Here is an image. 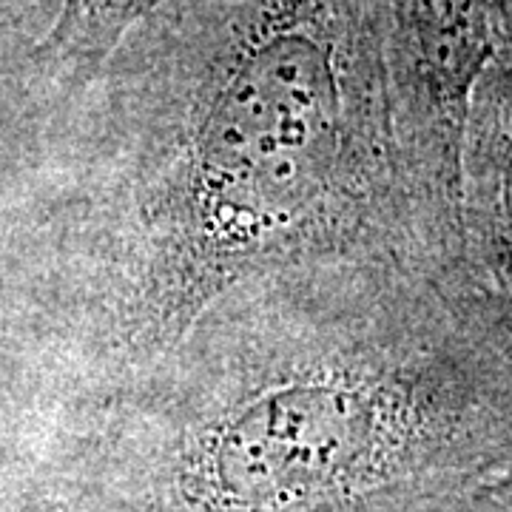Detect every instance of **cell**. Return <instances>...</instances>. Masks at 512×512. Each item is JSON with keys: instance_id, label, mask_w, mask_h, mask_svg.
Wrapping results in <instances>:
<instances>
[{"instance_id": "obj_1", "label": "cell", "mask_w": 512, "mask_h": 512, "mask_svg": "<svg viewBox=\"0 0 512 512\" xmlns=\"http://www.w3.org/2000/svg\"><path fill=\"white\" fill-rule=\"evenodd\" d=\"M43 111L37 311L63 384L160 356L248 279L322 262L444 279L404 180L382 0H171Z\"/></svg>"}, {"instance_id": "obj_2", "label": "cell", "mask_w": 512, "mask_h": 512, "mask_svg": "<svg viewBox=\"0 0 512 512\" xmlns=\"http://www.w3.org/2000/svg\"><path fill=\"white\" fill-rule=\"evenodd\" d=\"M512 464V353L453 282L322 262L239 282L160 356L66 384L55 512H413Z\"/></svg>"}, {"instance_id": "obj_3", "label": "cell", "mask_w": 512, "mask_h": 512, "mask_svg": "<svg viewBox=\"0 0 512 512\" xmlns=\"http://www.w3.org/2000/svg\"><path fill=\"white\" fill-rule=\"evenodd\" d=\"M393 128L421 234L441 276L461 251V148L493 60V0H382Z\"/></svg>"}, {"instance_id": "obj_4", "label": "cell", "mask_w": 512, "mask_h": 512, "mask_svg": "<svg viewBox=\"0 0 512 512\" xmlns=\"http://www.w3.org/2000/svg\"><path fill=\"white\" fill-rule=\"evenodd\" d=\"M512 353V46L478 80L461 148V251L450 279Z\"/></svg>"}, {"instance_id": "obj_5", "label": "cell", "mask_w": 512, "mask_h": 512, "mask_svg": "<svg viewBox=\"0 0 512 512\" xmlns=\"http://www.w3.org/2000/svg\"><path fill=\"white\" fill-rule=\"evenodd\" d=\"M171 0H57L49 29L15 60L18 83L40 109L80 94L126 35Z\"/></svg>"}, {"instance_id": "obj_6", "label": "cell", "mask_w": 512, "mask_h": 512, "mask_svg": "<svg viewBox=\"0 0 512 512\" xmlns=\"http://www.w3.org/2000/svg\"><path fill=\"white\" fill-rule=\"evenodd\" d=\"M473 501L490 512H512V464L487 484H481L473 493Z\"/></svg>"}, {"instance_id": "obj_7", "label": "cell", "mask_w": 512, "mask_h": 512, "mask_svg": "<svg viewBox=\"0 0 512 512\" xmlns=\"http://www.w3.org/2000/svg\"><path fill=\"white\" fill-rule=\"evenodd\" d=\"M493 18L498 43L512 46V0H493Z\"/></svg>"}, {"instance_id": "obj_8", "label": "cell", "mask_w": 512, "mask_h": 512, "mask_svg": "<svg viewBox=\"0 0 512 512\" xmlns=\"http://www.w3.org/2000/svg\"><path fill=\"white\" fill-rule=\"evenodd\" d=\"M413 512H490L484 510L481 504L473 501V495H461V498H447V501H436V504H427Z\"/></svg>"}, {"instance_id": "obj_9", "label": "cell", "mask_w": 512, "mask_h": 512, "mask_svg": "<svg viewBox=\"0 0 512 512\" xmlns=\"http://www.w3.org/2000/svg\"><path fill=\"white\" fill-rule=\"evenodd\" d=\"M18 26H20V15L9 12V9H0V55L9 52V46L15 43L18 37ZM3 60V57H0Z\"/></svg>"}, {"instance_id": "obj_10", "label": "cell", "mask_w": 512, "mask_h": 512, "mask_svg": "<svg viewBox=\"0 0 512 512\" xmlns=\"http://www.w3.org/2000/svg\"><path fill=\"white\" fill-rule=\"evenodd\" d=\"M15 512H55V510H49V507H46L40 498H35V495L29 493V498H26V501H23V504H20Z\"/></svg>"}, {"instance_id": "obj_11", "label": "cell", "mask_w": 512, "mask_h": 512, "mask_svg": "<svg viewBox=\"0 0 512 512\" xmlns=\"http://www.w3.org/2000/svg\"><path fill=\"white\" fill-rule=\"evenodd\" d=\"M0 6H6V9H15L23 15V6H26V0H0Z\"/></svg>"}]
</instances>
